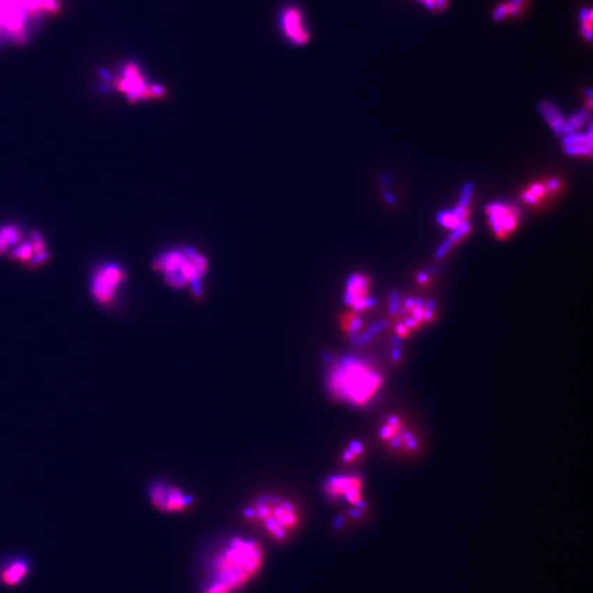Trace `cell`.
I'll return each mask as SVG.
<instances>
[{"label":"cell","mask_w":593,"mask_h":593,"mask_svg":"<svg viewBox=\"0 0 593 593\" xmlns=\"http://www.w3.org/2000/svg\"><path fill=\"white\" fill-rule=\"evenodd\" d=\"M363 445L355 440V442H352L348 447L343 452L342 461L347 465L354 464L363 455Z\"/></svg>","instance_id":"obj_20"},{"label":"cell","mask_w":593,"mask_h":593,"mask_svg":"<svg viewBox=\"0 0 593 593\" xmlns=\"http://www.w3.org/2000/svg\"><path fill=\"white\" fill-rule=\"evenodd\" d=\"M452 213L453 215L456 217L457 220L461 221H467V217H468V208L461 207V206H455V207L452 209Z\"/></svg>","instance_id":"obj_27"},{"label":"cell","mask_w":593,"mask_h":593,"mask_svg":"<svg viewBox=\"0 0 593 593\" xmlns=\"http://www.w3.org/2000/svg\"><path fill=\"white\" fill-rule=\"evenodd\" d=\"M560 187V180L556 177L554 178L549 179L548 182L544 185L545 192L546 194H549V192H555L558 188Z\"/></svg>","instance_id":"obj_29"},{"label":"cell","mask_w":593,"mask_h":593,"mask_svg":"<svg viewBox=\"0 0 593 593\" xmlns=\"http://www.w3.org/2000/svg\"><path fill=\"white\" fill-rule=\"evenodd\" d=\"M417 282H419V283L425 284V283H426V282H428V279H429L428 274H426V272H419V274H417Z\"/></svg>","instance_id":"obj_31"},{"label":"cell","mask_w":593,"mask_h":593,"mask_svg":"<svg viewBox=\"0 0 593 593\" xmlns=\"http://www.w3.org/2000/svg\"><path fill=\"white\" fill-rule=\"evenodd\" d=\"M400 307V295L398 293H392L390 295V305H389V314L396 316V311Z\"/></svg>","instance_id":"obj_26"},{"label":"cell","mask_w":593,"mask_h":593,"mask_svg":"<svg viewBox=\"0 0 593 593\" xmlns=\"http://www.w3.org/2000/svg\"><path fill=\"white\" fill-rule=\"evenodd\" d=\"M151 86L146 84L139 66L133 63L125 65L121 76L116 79V88L125 93L128 100L132 104L152 98Z\"/></svg>","instance_id":"obj_10"},{"label":"cell","mask_w":593,"mask_h":593,"mask_svg":"<svg viewBox=\"0 0 593 593\" xmlns=\"http://www.w3.org/2000/svg\"><path fill=\"white\" fill-rule=\"evenodd\" d=\"M383 378L379 369L363 358H339L328 369L327 385L330 396L341 403L352 407H365L383 388Z\"/></svg>","instance_id":"obj_2"},{"label":"cell","mask_w":593,"mask_h":593,"mask_svg":"<svg viewBox=\"0 0 593 593\" xmlns=\"http://www.w3.org/2000/svg\"><path fill=\"white\" fill-rule=\"evenodd\" d=\"M30 560L22 555L5 557L0 562V583L7 587H16L28 577Z\"/></svg>","instance_id":"obj_14"},{"label":"cell","mask_w":593,"mask_h":593,"mask_svg":"<svg viewBox=\"0 0 593 593\" xmlns=\"http://www.w3.org/2000/svg\"><path fill=\"white\" fill-rule=\"evenodd\" d=\"M341 325L346 334L356 337L360 328L363 325V320L356 314H345L341 319Z\"/></svg>","instance_id":"obj_19"},{"label":"cell","mask_w":593,"mask_h":593,"mask_svg":"<svg viewBox=\"0 0 593 593\" xmlns=\"http://www.w3.org/2000/svg\"><path fill=\"white\" fill-rule=\"evenodd\" d=\"M369 279L362 274L351 275L346 283L344 301L354 312H362L366 309L373 308L376 300L368 295Z\"/></svg>","instance_id":"obj_13"},{"label":"cell","mask_w":593,"mask_h":593,"mask_svg":"<svg viewBox=\"0 0 593 593\" xmlns=\"http://www.w3.org/2000/svg\"><path fill=\"white\" fill-rule=\"evenodd\" d=\"M280 26L284 36L293 45H305L310 40V32L302 10L297 6H288L280 15Z\"/></svg>","instance_id":"obj_12"},{"label":"cell","mask_w":593,"mask_h":593,"mask_svg":"<svg viewBox=\"0 0 593 593\" xmlns=\"http://www.w3.org/2000/svg\"><path fill=\"white\" fill-rule=\"evenodd\" d=\"M364 484L355 475L330 477L323 484V493L332 501H346L354 507L363 505Z\"/></svg>","instance_id":"obj_8"},{"label":"cell","mask_w":593,"mask_h":593,"mask_svg":"<svg viewBox=\"0 0 593 593\" xmlns=\"http://www.w3.org/2000/svg\"><path fill=\"white\" fill-rule=\"evenodd\" d=\"M22 238V231L15 224H9L0 229V256L7 254L9 249H15L21 243Z\"/></svg>","instance_id":"obj_15"},{"label":"cell","mask_w":593,"mask_h":593,"mask_svg":"<svg viewBox=\"0 0 593 593\" xmlns=\"http://www.w3.org/2000/svg\"><path fill=\"white\" fill-rule=\"evenodd\" d=\"M264 556L262 546L254 539H230L213 555L202 593H234L240 590L259 573Z\"/></svg>","instance_id":"obj_1"},{"label":"cell","mask_w":593,"mask_h":593,"mask_svg":"<svg viewBox=\"0 0 593 593\" xmlns=\"http://www.w3.org/2000/svg\"><path fill=\"white\" fill-rule=\"evenodd\" d=\"M565 153L570 156H592V146H564Z\"/></svg>","instance_id":"obj_22"},{"label":"cell","mask_w":593,"mask_h":593,"mask_svg":"<svg viewBox=\"0 0 593 593\" xmlns=\"http://www.w3.org/2000/svg\"><path fill=\"white\" fill-rule=\"evenodd\" d=\"M383 198L386 200V202H388L389 205H394L396 203V198L392 196V194L387 192V190H383Z\"/></svg>","instance_id":"obj_30"},{"label":"cell","mask_w":593,"mask_h":593,"mask_svg":"<svg viewBox=\"0 0 593 593\" xmlns=\"http://www.w3.org/2000/svg\"><path fill=\"white\" fill-rule=\"evenodd\" d=\"M592 123L589 125L585 133H570L562 137V146H592Z\"/></svg>","instance_id":"obj_17"},{"label":"cell","mask_w":593,"mask_h":593,"mask_svg":"<svg viewBox=\"0 0 593 593\" xmlns=\"http://www.w3.org/2000/svg\"><path fill=\"white\" fill-rule=\"evenodd\" d=\"M148 497L157 510L165 513L180 512L190 508L192 497L169 484H155L148 490Z\"/></svg>","instance_id":"obj_9"},{"label":"cell","mask_w":593,"mask_h":593,"mask_svg":"<svg viewBox=\"0 0 593 593\" xmlns=\"http://www.w3.org/2000/svg\"><path fill=\"white\" fill-rule=\"evenodd\" d=\"M60 9L56 0H0V28L6 29L13 41L22 43L26 39V13L38 17L41 13L55 15Z\"/></svg>","instance_id":"obj_5"},{"label":"cell","mask_w":593,"mask_h":593,"mask_svg":"<svg viewBox=\"0 0 593 593\" xmlns=\"http://www.w3.org/2000/svg\"><path fill=\"white\" fill-rule=\"evenodd\" d=\"M472 192H474V184L468 182L465 183L461 188V197H459V206L468 208L470 200H472Z\"/></svg>","instance_id":"obj_23"},{"label":"cell","mask_w":593,"mask_h":593,"mask_svg":"<svg viewBox=\"0 0 593 593\" xmlns=\"http://www.w3.org/2000/svg\"><path fill=\"white\" fill-rule=\"evenodd\" d=\"M244 516L279 541H285L295 531L300 520L295 503L275 495L259 498L245 510Z\"/></svg>","instance_id":"obj_3"},{"label":"cell","mask_w":593,"mask_h":593,"mask_svg":"<svg viewBox=\"0 0 593 593\" xmlns=\"http://www.w3.org/2000/svg\"><path fill=\"white\" fill-rule=\"evenodd\" d=\"M589 120V114L585 110L576 112L571 117L565 120V128H564V135L570 134V133L578 132V130L581 129L585 123H587ZM562 135V137H564Z\"/></svg>","instance_id":"obj_18"},{"label":"cell","mask_w":593,"mask_h":593,"mask_svg":"<svg viewBox=\"0 0 593 593\" xmlns=\"http://www.w3.org/2000/svg\"><path fill=\"white\" fill-rule=\"evenodd\" d=\"M436 222L440 226L453 231L459 226L461 221L457 220L456 217L453 215L451 210H442L436 215Z\"/></svg>","instance_id":"obj_21"},{"label":"cell","mask_w":593,"mask_h":593,"mask_svg":"<svg viewBox=\"0 0 593 593\" xmlns=\"http://www.w3.org/2000/svg\"><path fill=\"white\" fill-rule=\"evenodd\" d=\"M380 180H381V183H383V185H387V184H389V182H390V178H389V177L387 176V175H383V176L381 177V178H380Z\"/></svg>","instance_id":"obj_32"},{"label":"cell","mask_w":593,"mask_h":593,"mask_svg":"<svg viewBox=\"0 0 593 593\" xmlns=\"http://www.w3.org/2000/svg\"><path fill=\"white\" fill-rule=\"evenodd\" d=\"M469 231H470V224L467 221H463V222L459 223L456 228L452 231L451 236H448V238H451L456 243L459 240L464 238L466 234H468Z\"/></svg>","instance_id":"obj_24"},{"label":"cell","mask_w":593,"mask_h":593,"mask_svg":"<svg viewBox=\"0 0 593 593\" xmlns=\"http://www.w3.org/2000/svg\"><path fill=\"white\" fill-rule=\"evenodd\" d=\"M539 110H541V116L544 117L547 123L552 128L555 134L562 137L564 135V128H565V119L562 118L555 105L549 102V101H544L539 106Z\"/></svg>","instance_id":"obj_16"},{"label":"cell","mask_w":593,"mask_h":593,"mask_svg":"<svg viewBox=\"0 0 593 593\" xmlns=\"http://www.w3.org/2000/svg\"><path fill=\"white\" fill-rule=\"evenodd\" d=\"M127 279V272L119 264H105L95 272L91 280V295L100 306L108 307L117 297L118 291Z\"/></svg>","instance_id":"obj_6"},{"label":"cell","mask_w":593,"mask_h":593,"mask_svg":"<svg viewBox=\"0 0 593 593\" xmlns=\"http://www.w3.org/2000/svg\"><path fill=\"white\" fill-rule=\"evenodd\" d=\"M154 270L163 275L166 283L174 288L192 286L196 295H200V279L207 272L208 262L196 249H175L164 253L154 261Z\"/></svg>","instance_id":"obj_4"},{"label":"cell","mask_w":593,"mask_h":593,"mask_svg":"<svg viewBox=\"0 0 593 593\" xmlns=\"http://www.w3.org/2000/svg\"><path fill=\"white\" fill-rule=\"evenodd\" d=\"M486 210L493 233L500 238L508 236L516 229L521 217L518 208L507 202H491Z\"/></svg>","instance_id":"obj_11"},{"label":"cell","mask_w":593,"mask_h":593,"mask_svg":"<svg viewBox=\"0 0 593 593\" xmlns=\"http://www.w3.org/2000/svg\"><path fill=\"white\" fill-rule=\"evenodd\" d=\"M454 244H455V242H454L451 238H446L445 241L440 244V247H438V249H436V255H434L436 259H438V261L444 259L445 255L447 254L448 251L453 247Z\"/></svg>","instance_id":"obj_25"},{"label":"cell","mask_w":593,"mask_h":593,"mask_svg":"<svg viewBox=\"0 0 593 593\" xmlns=\"http://www.w3.org/2000/svg\"><path fill=\"white\" fill-rule=\"evenodd\" d=\"M379 438L389 447L402 453H415L419 448V440L398 415H390L383 421Z\"/></svg>","instance_id":"obj_7"},{"label":"cell","mask_w":593,"mask_h":593,"mask_svg":"<svg viewBox=\"0 0 593 593\" xmlns=\"http://www.w3.org/2000/svg\"><path fill=\"white\" fill-rule=\"evenodd\" d=\"M527 192H531L533 194L534 197L537 198V200L539 198L543 197L546 192H545L544 185L541 184H534L533 186L530 187V190Z\"/></svg>","instance_id":"obj_28"}]
</instances>
